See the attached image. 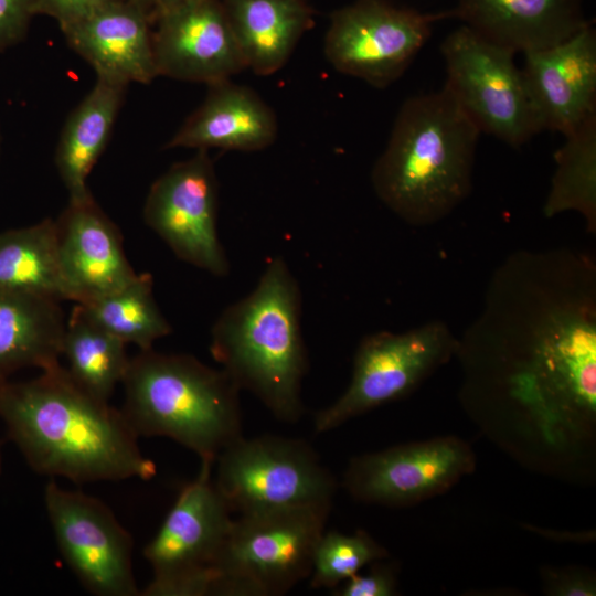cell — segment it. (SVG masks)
I'll use <instances>...</instances> for the list:
<instances>
[{
  "instance_id": "cell-16",
  "label": "cell",
  "mask_w": 596,
  "mask_h": 596,
  "mask_svg": "<svg viewBox=\"0 0 596 596\" xmlns=\"http://www.w3.org/2000/svg\"><path fill=\"white\" fill-rule=\"evenodd\" d=\"M522 70L542 130L567 135L596 115V30L524 54Z\"/></svg>"
},
{
  "instance_id": "cell-36",
  "label": "cell",
  "mask_w": 596,
  "mask_h": 596,
  "mask_svg": "<svg viewBox=\"0 0 596 596\" xmlns=\"http://www.w3.org/2000/svg\"><path fill=\"white\" fill-rule=\"evenodd\" d=\"M1 467H2V465H1V454H0V471H1Z\"/></svg>"
},
{
  "instance_id": "cell-35",
  "label": "cell",
  "mask_w": 596,
  "mask_h": 596,
  "mask_svg": "<svg viewBox=\"0 0 596 596\" xmlns=\"http://www.w3.org/2000/svg\"><path fill=\"white\" fill-rule=\"evenodd\" d=\"M184 1H189V0H160V4H159V8H158L157 13H158L160 10L164 9V8H168V7H171V6H174V4L184 2ZM156 15H157V14H156Z\"/></svg>"
},
{
  "instance_id": "cell-4",
  "label": "cell",
  "mask_w": 596,
  "mask_h": 596,
  "mask_svg": "<svg viewBox=\"0 0 596 596\" xmlns=\"http://www.w3.org/2000/svg\"><path fill=\"white\" fill-rule=\"evenodd\" d=\"M301 291L281 256L270 258L255 288L226 307L211 329L210 351L238 390L255 395L277 419L297 422L308 353Z\"/></svg>"
},
{
  "instance_id": "cell-12",
  "label": "cell",
  "mask_w": 596,
  "mask_h": 596,
  "mask_svg": "<svg viewBox=\"0 0 596 596\" xmlns=\"http://www.w3.org/2000/svg\"><path fill=\"white\" fill-rule=\"evenodd\" d=\"M44 503L57 547L85 589L97 596L140 594L132 538L103 501L52 480Z\"/></svg>"
},
{
  "instance_id": "cell-18",
  "label": "cell",
  "mask_w": 596,
  "mask_h": 596,
  "mask_svg": "<svg viewBox=\"0 0 596 596\" xmlns=\"http://www.w3.org/2000/svg\"><path fill=\"white\" fill-rule=\"evenodd\" d=\"M151 15L126 1L109 2L63 29L68 45L97 77L124 84H149L158 76L152 47Z\"/></svg>"
},
{
  "instance_id": "cell-30",
  "label": "cell",
  "mask_w": 596,
  "mask_h": 596,
  "mask_svg": "<svg viewBox=\"0 0 596 596\" xmlns=\"http://www.w3.org/2000/svg\"><path fill=\"white\" fill-rule=\"evenodd\" d=\"M383 560L371 563L370 570L360 572L343 582L337 596H393L397 594L395 568Z\"/></svg>"
},
{
  "instance_id": "cell-24",
  "label": "cell",
  "mask_w": 596,
  "mask_h": 596,
  "mask_svg": "<svg viewBox=\"0 0 596 596\" xmlns=\"http://www.w3.org/2000/svg\"><path fill=\"white\" fill-rule=\"evenodd\" d=\"M0 286L71 300L60 267L55 221L0 233Z\"/></svg>"
},
{
  "instance_id": "cell-31",
  "label": "cell",
  "mask_w": 596,
  "mask_h": 596,
  "mask_svg": "<svg viewBox=\"0 0 596 596\" xmlns=\"http://www.w3.org/2000/svg\"><path fill=\"white\" fill-rule=\"evenodd\" d=\"M34 15V0H0V52L20 42Z\"/></svg>"
},
{
  "instance_id": "cell-20",
  "label": "cell",
  "mask_w": 596,
  "mask_h": 596,
  "mask_svg": "<svg viewBox=\"0 0 596 596\" xmlns=\"http://www.w3.org/2000/svg\"><path fill=\"white\" fill-rule=\"evenodd\" d=\"M277 132L270 106L252 88L226 79L209 85L201 106L166 147L259 151L273 145Z\"/></svg>"
},
{
  "instance_id": "cell-33",
  "label": "cell",
  "mask_w": 596,
  "mask_h": 596,
  "mask_svg": "<svg viewBox=\"0 0 596 596\" xmlns=\"http://www.w3.org/2000/svg\"><path fill=\"white\" fill-rule=\"evenodd\" d=\"M522 526L532 533H535L538 535L545 538L546 540L560 542V543L585 544V543L594 542L596 538L594 530L570 531V530L543 529L540 526H534L529 523H522Z\"/></svg>"
},
{
  "instance_id": "cell-6",
  "label": "cell",
  "mask_w": 596,
  "mask_h": 596,
  "mask_svg": "<svg viewBox=\"0 0 596 596\" xmlns=\"http://www.w3.org/2000/svg\"><path fill=\"white\" fill-rule=\"evenodd\" d=\"M331 505L254 511L233 519L215 565L213 595L280 596L310 576Z\"/></svg>"
},
{
  "instance_id": "cell-1",
  "label": "cell",
  "mask_w": 596,
  "mask_h": 596,
  "mask_svg": "<svg viewBox=\"0 0 596 596\" xmlns=\"http://www.w3.org/2000/svg\"><path fill=\"white\" fill-rule=\"evenodd\" d=\"M460 403L523 467L572 482L592 478L596 328L543 305L511 308L458 339Z\"/></svg>"
},
{
  "instance_id": "cell-10",
  "label": "cell",
  "mask_w": 596,
  "mask_h": 596,
  "mask_svg": "<svg viewBox=\"0 0 596 596\" xmlns=\"http://www.w3.org/2000/svg\"><path fill=\"white\" fill-rule=\"evenodd\" d=\"M458 338L440 320L404 332L377 331L359 343L350 384L331 405L315 415L317 433L412 393L456 354Z\"/></svg>"
},
{
  "instance_id": "cell-34",
  "label": "cell",
  "mask_w": 596,
  "mask_h": 596,
  "mask_svg": "<svg viewBox=\"0 0 596 596\" xmlns=\"http://www.w3.org/2000/svg\"><path fill=\"white\" fill-rule=\"evenodd\" d=\"M126 1L132 2L143 8L151 15L152 20H155V17L157 14V11L160 4V0H126Z\"/></svg>"
},
{
  "instance_id": "cell-19",
  "label": "cell",
  "mask_w": 596,
  "mask_h": 596,
  "mask_svg": "<svg viewBox=\"0 0 596 596\" xmlns=\"http://www.w3.org/2000/svg\"><path fill=\"white\" fill-rule=\"evenodd\" d=\"M451 12L482 38L523 54L552 47L590 23L583 0H458Z\"/></svg>"
},
{
  "instance_id": "cell-27",
  "label": "cell",
  "mask_w": 596,
  "mask_h": 596,
  "mask_svg": "<svg viewBox=\"0 0 596 596\" xmlns=\"http://www.w3.org/2000/svg\"><path fill=\"white\" fill-rule=\"evenodd\" d=\"M152 288L150 274H137L119 289L78 305L97 324L126 344L148 350L172 330L156 302Z\"/></svg>"
},
{
  "instance_id": "cell-7",
  "label": "cell",
  "mask_w": 596,
  "mask_h": 596,
  "mask_svg": "<svg viewBox=\"0 0 596 596\" xmlns=\"http://www.w3.org/2000/svg\"><path fill=\"white\" fill-rule=\"evenodd\" d=\"M213 465L202 461L195 479L181 489L145 546L152 578L140 595H213L215 565L233 521V512L214 483Z\"/></svg>"
},
{
  "instance_id": "cell-28",
  "label": "cell",
  "mask_w": 596,
  "mask_h": 596,
  "mask_svg": "<svg viewBox=\"0 0 596 596\" xmlns=\"http://www.w3.org/2000/svg\"><path fill=\"white\" fill-rule=\"evenodd\" d=\"M387 556V550L364 530H358L352 535L324 531L315 547L310 586L337 587L364 566Z\"/></svg>"
},
{
  "instance_id": "cell-21",
  "label": "cell",
  "mask_w": 596,
  "mask_h": 596,
  "mask_svg": "<svg viewBox=\"0 0 596 596\" xmlns=\"http://www.w3.org/2000/svg\"><path fill=\"white\" fill-rule=\"evenodd\" d=\"M246 67L259 76L278 72L313 24L307 0H221Z\"/></svg>"
},
{
  "instance_id": "cell-8",
  "label": "cell",
  "mask_w": 596,
  "mask_h": 596,
  "mask_svg": "<svg viewBox=\"0 0 596 596\" xmlns=\"http://www.w3.org/2000/svg\"><path fill=\"white\" fill-rule=\"evenodd\" d=\"M214 483L232 512L331 505L337 481L305 440L240 436L216 457Z\"/></svg>"
},
{
  "instance_id": "cell-11",
  "label": "cell",
  "mask_w": 596,
  "mask_h": 596,
  "mask_svg": "<svg viewBox=\"0 0 596 596\" xmlns=\"http://www.w3.org/2000/svg\"><path fill=\"white\" fill-rule=\"evenodd\" d=\"M447 18L451 10L424 13L389 0H356L331 14L324 55L339 73L385 88L415 60L433 24Z\"/></svg>"
},
{
  "instance_id": "cell-32",
  "label": "cell",
  "mask_w": 596,
  "mask_h": 596,
  "mask_svg": "<svg viewBox=\"0 0 596 596\" xmlns=\"http://www.w3.org/2000/svg\"><path fill=\"white\" fill-rule=\"evenodd\" d=\"M113 1L116 0H34V14L55 19L63 30Z\"/></svg>"
},
{
  "instance_id": "cell-22",
  "label": "cell",
  "mask_w": 596,
  "mask_h": 596,
  "mask_svg": "<svg viewBox=\"0 0 596 596\" xmlns=\"http://www.w3.org/2000/svg\"><path fill=\"white\" fill-rule=\"evenodd\" d=\"M58 302L0 286V381L60 363L66 319Z\"/></svg>"
},
{
  "instance_id": "cell-13",
  "label": "cell",
  "mask_w": 596,
  "mask_h": 596,
  "mask_svg": "<svg viewBox=\"0 0 596 596\" xmlns=\"http://www.w3.org/2000/svg\"><path fill=\"white\" fill-rule=\"evenodd\" d=\"M475 469L471 446L448 435L353 457L343 487L358 501L404 508L443 494Z\"/></svg>"
},
{
  "instance_id": "cell-29",
  "label": "cell",
  "mask_w": 596,
  "mask_h": 596,
  "mask_svg": "<svg viewBox=\"0 0 596 596\" xmlns=\"http://www.w3.org/2000/svg\"><path fill=\"white\" fill-rule=\"evenodd\" d=\"M542 589L549 596H595L596 575L582 566H542Z\"/></svg>"
},
{
  "instance_id": "cell-25",
  "label": "cell",
  "mask_w": 596,
  "mask_h": 596,
  "mask_svg": "<svg viewBox=\"0 0 596 596\" xmlns=\"http://www.w3.org/2000/svg\"><path fill=\"white\" fill-rule=\"evenodd\" d=\"M126 343L97 324L78 304L66 319L62 355L73 380L98 400L108 402L121 383L130 359Z\"/></svg>"
},
{
  "instance_id": "cell-9",
  "label": "cell",
  "mask_w": 596,
  "mask_h": 596,
  "mask_svg": "<svg viewBox=\"0 0 596 596\" xmlns=\"http://www.w3.org/2000/svg\"><path fill=\"white\" fill-rule=\"evenodd\" d=\"M444 87L480 132L520 148L542 131L515 53L461 24L440 44Z\"/></svg>"
},
{
  "instance_id": "cell-5",
  "label": "cell",
  "mask_w": 596,
  "mask_h": 596,
  "mask_svg": "<svg viewBox=\"0 0 596 596\" xmlns=\"http://www.w3.org/2000/svg\"><path fill=\"white\" fill-rule=\"evenodd\" d=\"M121 383L120 411L138 437H168L214 462L242 436L238 387L192 355L140 350Z\"/></svg>"
},
{
  "instance_id": "cell-14",
  "label": "cell",
  "mask_w": 596,
  "mask_h": 596,
  "mask_svg": "<svg viewBox=\"0 0 596 596\" xmlns=\"http://www.w3.org/2000/svg\"><path fill=\"white\" fill-rule=\"evenodd\" d=\"M217 195L213 162L200 149L153 182L143 217L181 260L224 277L230 263L217 234Z\"/></svg>"
},
{
  "instance_id": "cell-17",
  "label": "cell",
  "mask_w": 596,
  "mask_h": 596,
  "mask_svg": "<svg viewBox=\"0 0 596 596\" xmlns=\"http://www.w3.org/2000/svg\"><path fill=\"white\" fill-rule=\"evenodd\" d=\"M55 223L60 267L72 301L103 297L136 277L118 227L91 193L70 200Z\"/></svg>"
},
{
  "instance_id": "cell-23",
  "label": "cell",
  "mask_w": 596,
  "mask_h": 596,
  "mask_svg": "<svg viewBox=\"0 0 596 596\" xmlns=\"http://www.w3.org/2000/svg\"><path fill=\"white\" fill-rule=\"evenodd\" d=\"M128 85L97 77L72 111L56 148L55 163L70 200L88 195L87 178L104 151Z\"/></svg>"
},
{
  "instance_id": "cell-26",
  "label": "cell",
  "mask_w": 596,
  "mask_h": 596,
  "mask_svg": "<svg viewBox=\"0 0 596 596\" xmlns=\"http://www.w3.org/2000/svg\"><path fill=\"white\" fill-rule=\"evenodd\" d=\"M554 153L555 171L543 205L545 217L581 214L589 233L596 231V115L564 136Z\"/></svg>"
},
{
  "instance_id": "cell-15",
  "label": "cell",
  "mask_w": 596,
  "mask_h": 596,
  "mask_svg": "<svg viewBox=\"0 0 596 596\" xmlns=\"http://www.w3.org/2000/svg\"><path fill=\"white\" fill-rule=\"evenodd\" d=\"M157 74L212 85L247 68L221 0H189L155 17Z\"/></svg>"
},
{
  "instance_id": "cell-3",
  "label": "cell",
  "mask_w": 596,
  "mask_h": 596,
  "mask_svg": "<svg viewBox=\"0 0 596 596\" xmlns=\"http://www.w3.org/2000/svg\"><path fill=\"white\" fill-rule=\"evenodd\" d=\"M480 134L445 87L407 98L371 171L375 194L412 226L441 221L471 192Z\"/></svg>"
},
{
  "instance_id": "cell-2",
  "label": "cell",
  "mask_w": 596,
  "mask_h": 596,
  "mask_svg": "<svg viewBox=\"0 0 596 596\" xmlns=\"http://www.w3.org/2000/svg\"><path fill=\"white\" fill-rule=\"evenodd\" d=\"M0 418L40 475L73 482L156 475L121 411L86 392L60 363L29 381L1 380Z\"/></svg>"
}]
</instances>
